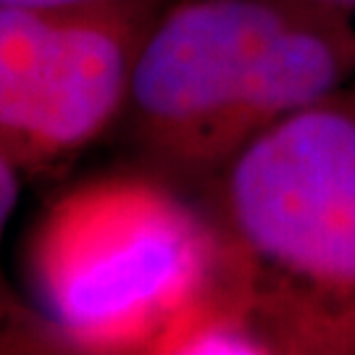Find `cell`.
Masks as SVG:
<instances>
[{
    "label": "cell",
    "instance_id": "obj_1",
    "mask_svg": "<svg viewBox=\"0 0 355 355\" xmlns=\"http://www.w3.org/2000/svg\"><path fill=\"white\" fill-rule=\"evenodd\" d=\"M208 190L242 353H355V79L263 132Z\"/></svg>",
    "mask_w": 355,
    "mask_h": 355
},
{
    "label": "cell",
    "instance_id": "obj_2",
    "mask_svg": "<svg viewBox=\"0 0 355 355\" xmlns=\"http://www.w3.org/2000/svg\"><path fill=\"white\" fill-rule=\"evenodd\" d=\"M355 79V19L303 0H166L121 127L168 179L211 184L263 132Z\"/></svg>",
    "mask_w": 355,
    "mask_h": 355
},
{
    "label": "cell",
    "instance_id": "obj_3",
    "mask_svg": "<svg viewBox=\"0 0 355 355\" xmlns=\"http://www.w3.org/2000/svg\"><path fill=\"white\" fill-rule=\"evenodd\" d=\"M218 253L214 218L164 179L111 174L61 195L26 258L40 311L69 353H158Z\"/></svg>",
    "mask_w": 355,
    "mask_h": 355
},
{
    "label": "cell",
    "instance_id": "obj_4",
    "mask_svg": "<svg viewBox=\"0 0 355 355\" xmlns=\"http://www.w3.org/2000/svg\"><path fill=\"white\" fill-rule=\"evenodd\" d=\"M164 3L0 6V148L24 177L61 171L121 124L135 58Z\"/></svg>",
    "mask_w": 355,
    "mask_h": 355
},
{
    "label": "cell",
    "instance_id": "obj_5",
    "mask_svg": "<svg viewBox=\"0 0 355 355\" xmlns=\"http://www.w3.org/2000/svg\"><path fill=\"white\" fill-rule=\"evenodd\" d=\"M21 177L24 171L0 148V248L19 203ZM0 350H8V353H66L69 350L61 331L51 324V318L40 308L24 303L11 290L3 274V263H0Z\"/></svg>",
    "mask_w": 355,
    "mask_h": 355
},
{
    "label": "cell",
    "instance_id": "obj_6",
    "mask_svg": "<svg viewBox=\"0 0 355 355\" xmlns=\"http://www.w3.org/2000/svg\"><path fill=\"white\" fill-rule=\"evenodd\" d=\"M105 0H0L8 8H71V6H92Z\"/></svg>",
    "mask_w": 355,
    "mask_h": 355
},
{
    "label": "cell",
    "instance_id": "obj_7",
    "mask_svg": "<svg viewBox=\"0 0 355 355\" xmlns=\"http://www.w3.org/2000/svg\"><path fill=\"white\" fill-rule=\"evenodd\" d=\"M313 8L329 13H340V16H353L355 19V0H303Z\"/></svg>",
    "mask_w": 355,
    "mask_h": 355
}]
</instances>
